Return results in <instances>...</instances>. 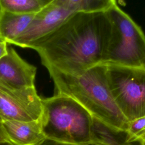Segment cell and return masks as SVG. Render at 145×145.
Here are the masks:
<instances>
[{
  "label": "cell",
  "mask_w": 145,
  "mask_h": 145,
  "mask_svg": "<svg viewBox=\"0 0 145 145\" xmlns=\"http://www.w3.org/2000/svg\"><path fill=\"white\" fill-rule=\"evenodd\" d=\"M91 138V144L95 145H126L128 143L126 131L114 129L95 117L92 120Z\"/></svg>",
  "instance_id": "cell-11"
},
{
  "label": "cell",
  "mask_w": 145,
  "mask_h": 145,
  "mask_svg": "<svg viewBox=\"0 0 145 145\" xmlns=\"http://www.w3.org/2000/svg\"><path fill=\"white\" fill-rule=\"evenodd\" d=\"M2 141H10V140L5 135L1 125V122H0V142H2Z\"/></svg>",
  "instance_id": "cell-18"
},
{
  "label": "cell",
  "mask_w": 145,
  "mask_h": 145,
  "mask_svg": "<svg viewBox=\"0 0 145 145\" xmlns=\"http://www.w3.org/2000/svg\"><path fill=\"white\" fill-rule=\"evenodd\" d=\"M89 145H95V144H89Z\"/></svg>",
  "instance_id": "cell-22"
},
{
  "label": "cell",
  "mask_w": 145,
  "mask_h": 145,
  "mask_svg": "<svg viewBox=\"0 0 145 145\" xmlns=\"http://www.w3.org/2000/svg\"><path fill=\"white\" fill-rule=\"evenodd\" d=\"M73 13L106 12L115 2L114 0H60Z\"/></svg>",
  "instance_id": "cell-13"
},
{
  "label": "cell",
  "mask_w": 145,
  "mask_h": 145,
  "mask_svg": "<svg viewBox=\"0 0 145 145\" xmlns=\"http://www.w3.org/2000/svg\"><path fill=\"white\" fill-rule=\"evenodd\" d=\"M55 94L69 96L93 117L109 126L126 131L129 121L118 108L110 90L106 64H97L81 74H53Z\"/></svg>",
  "instance_id": "cell-2"
},
{
  "label": "cell",
  "mask_w": 145,
  "mask_h": 145,
  "mask_svg": "<svg viewBox=\"0 0 145 145\" xmlns=\"http://www.w3.org/2000/svg\"><path fill=\"white\" fill-rule=\"evenodd\" d=\"M43 113L42 98L35 87L18 88L0 80V119L32 121L40 119Z\"/></svg>",
  "instance_id": "cell-6"
},
{
  "label": "cell",
  "mask_w": 145,
  "mask_h": 145,
  "mask_svg": "<svg viewBox=\"0 0 145 145\" xmlns=\"http://www.w3.org/2000/svg\"><path fill=\"white\" fill-rule=\"evenodd\" d=\"M7 53V43L0 41V59L3 57L5 55H6Z\"/></svg>",
  "instance_id": "cell-16"
},
{
  "label": "cell",
  "mask_w": 145,
  "mask_h": 145,
  "mask_svg": "<svg viewBox=\"0 0 145 145\" xmlns=\"http://www.w3.org/2000/svg\"><path fill=\"white\" fill-rule=\"evenodd\" d=\"M112 24L103 63L142 66L145 59V35L116 3L106 11Z\"/></svg>",
  "instance_id": "cell-4"
},
{
  "label": "cell",
  "mask_w": 145,
  "mask_h": 145,
  "mask_svg": "<svg viewBox=\"0 0 145 145\" xmlns=\"http://www.w3.org/2000/svg\"><path fill=\"white\" fill-rule=\"evenodd\" d=\"M0 122H1V119H0Z\"/></svg>",
  "instance_id": "cell-23"
},
{
  "label": "cell",
  "mask_w": 145,
  "mask_h": 145,
  "mask_svg": "<svg viewBox=\"0 0 145 145\" xmlns=\"http://www.w3.org/2000/svg\"><path fill=\"white\" fill-rule=\"evenodd\" d=\"M142 66L145 67V59L143 60V62H142Z\"/></svg>",
  "instance_id": "cell-21"
},
{
  "label": "cell",
  "mask_w": 145,
  "mask_h": 145,
  "mask_svg": "<svg viewBox=\"0 0 145 145\" xmlns=\"http://www.w3.org/2000/svg\"><path fill=\"white\" fill-rule=\"evenodd\" d=\"M40 145H76V144L64 143H61V142L46 139Z\"/></svg>",
  "instance_id": "cell-15"
},
{
  "label": "cell",
  "mask_w": 145,
  "mask_h": 145,
  "mask_svg": "<svg viewBox=\"0 0 145 145\" xmlns=\"http://www.w3.org/2000/svg\"><path fill=\"white\" fill-rule=\"evenodd\" d=\"M112 24L106 12H75L33 43L49 75H76L103 63Z\"/></svg>",
  "instance_id": "cell-1"
},
{
  "label": "cell",
  "mask_w": 145,
  "mask_h": 145,
  "mask_svg": "<svg viewBox=\"0 0 145 145\" xmlns=\"http://www.w3.org/2000/svg\"><path fill=\"white\" fill-rule=\"evenodd\" d=\"M52 0H0V8L20 15H34Z\"/></svg>",
  "instance_id": "cell-12"
},
{
  "label": "cell",
  "mask_w": 145,
  "mask_h": 145,
  "mask_svg": "<svg viewBox=\"0 0 145 145\" xmlns=\"http://www.w3.org/2000/svg\"><path fill=\"white\" fill-rule=\"evenodd\" d=\"M0 145H15L10 141H2L0 142Z\"/></svg>",
  "instance_id": "cell-19"
},
{
  "label": "cell",
  "mask_w": 145,
  "mask_h": 145,
  "mask_svg": "<svg viewBox=\"0 0 145 145\" xmlns=\"http://www.w3.org/2000/svg\"><path fill=\"white\" fill-rule=\"evenodd\" d=\"M73 14L60 0H52L35 15L25 30L11 44L23 48H29L33 43L55 30Z\"/></svg>",
  "instance_id": "cell-7"
},
{
  "label": "cell",
  "mask_w": 145,
  "mask_h": 145,
  "mask_svg": "<svg viewBox=\"0 0 145 145\" xmlns=\"http://www.w3.org/2000/svg\"><path fill=\"white\" fill-rule=\"evenodd\" d=\"M108 83L121 113L131 121L145 116V67L106 63Z\"/></svg>",
  "instance_id": "cell-5"
},
{
  "label": "cell",
  "mask_w": 145,
  "mask_h": 145,
  "mask_svg": "<svg viewBox=\"0 0 145 145\" xmlns=\"http://www.w3.org/2000/svg\"><path fill=\"white\" fill-rule=\"evenodd\" d=\"M35 15H20L0 8V41L11 44L25 30Z\"/></svg>",
  "instance_id": "cell-10"
},
{
  "label": "cell",
  "mask_w": 145,
  "mask_h": 145,
  "mask_svg": "<svg viewBox=\"0 0 145 145\" xmlns=\"http://www.w3.org/2000/svg\"><path fill=\"white\" fill-rule=\"evenodd\" d=\"M41 118L32 121L3 120L1 125L8 140L15 145H40L46 139Z\"/></svg>",
  "instance_id": "cell-9"
},
{
  "label": "cell",
  "mask_w": 145,
  "mask_h": 145,
  "mask_svg": "<svg viewBox=\"0 0 145 145\" xmlns=\"http://www.w3.org/2000/svg\"><path fill=\"white\" fill-rule=\"evenodd\" d=\"M126 145H139L137 142H133L131 143H128Z\"/></svg>",
  "instance_id": "cell-20"
},
{
  "label": "cell",
  "mask_w": 145,
  "mask_h": 145,
  "mask_svg": "<svg viewBox=\"0 0 145 145\" xmlns=\"http://www.w3.org/2000/svg\"><path fill=\"white\" fill-rule=\"evenodd\" d=\"M37 68L22 58L11 47L0 59V80L18 88L35 87Z\"/></svg>",
  "instance_id": "cell-8"
},
{
  "label": "cell",
  "mask_w": 145,
  "mask_h": 145,
  "mask_svg": "<svg viewBox=\"0 0 145 145\" xmlns=\"http://www.w3.org/2000/svg\"><path fill=\"white\" fill-rule=\"evenodd\" d=\"M134 142H137L139 145H145V131L137 137Z\"/></svg>",
  "instance_id": "cell-17"
},
{
  "label": "cell",
  "mask_w": 145,
  "mask_h": 145,
  "mask_svg": "<svg viewBox=\"0 0 145 145\" xmlns=\"http://www.w3.org/2000/svg\"><path fill=\"white\" fill-rule=\"evenodd\" d=\"M145 131V116L129 121L126 131L127 142L134 141L137 137Z\"/></svg>",
  "instance_id": "cell-14"
},
{
  "label": "cell",
  "mask_w": 145,
  "mask_h": 145,
  "mask_svg": "<svg viewBox=\"0 0 145 145\" xmlns=\"http://www.w3.org/2000/svg\"><path fill=\"white\" fill-rule=\"evenodd\" d=\"M42 127L46 139L71 144L92 143L93 117L71 97L54 94L42 98Z\"/></svg>",
  "instance_id": "cell-3"
}]
</instances>
